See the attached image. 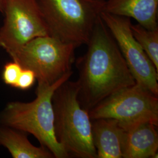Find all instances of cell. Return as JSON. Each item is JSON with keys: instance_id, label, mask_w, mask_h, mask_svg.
Listing matches in <instances>:
<instances>
[{"instance_id": "13", "label": "cell", "mask_w": 158, "mask_h": 158, "mask_svg": "<svg viewBox=\"0 0 158 158\" xmlns=\"http://www.w3.org/2000/svg\"><path fill=\"white\" fill-rule=\"evenodd\" d=\"M131 28L133 36L158 72V28L148 29L139 23H131Z\"/></svg>"}, {"instance_id": "1", "label": "cell", "mask_w": 158, "mask_h": 158, "mask_svg": "<svg viewBox=\"0 0 158 158\" xmlns=\"http://www.w3.org/2000/svg\"><path fill=\"white\" fill-rule=\"evenodd\" d=\"M87 51L77 60L79 98L89 110L115 92L136 84L115 40L99 16L96 20Z\"/></svg>"}, {"instance_id": "3", "label": "cell", "mask_w": 158, "mask_h": 158, "mask_svg": "<svg viewBox=\"0 0 158 158\" xmlns=\"http://www.w3.org/2000/svg\"><path fill=\"white\" fill-rule=\"evenodd\" d=\"M78 81L69 80L60 85L52 97L55 135L69 156L97 158L89 110L79 102Z\"/></svg>"}, {"instance_id": "6", "label": "cell", "mask_w": 158, "mask_h": 158, "mask_svg": "<svg viewBox=\"0 0 158 158\" xmlns=\"http://www.w3.org/2000/svg\"><path fill=\"white\" fill-rule=\"evenodd\" d=\"M158 96L140 85L117 91L89 110L91 119H114L121 126L149 122L158 126Z\"/></svg>"}, {"instance_id": "14", "label": "cell", "mask_w": 158, "mask_h": 158, "mask_svg": "<svg viewBox=\"0 0 158 158\" xmlns=\"http://www.w3.org/2000/svg\"><path fill=\"white\" fill-rule=\"evenodd\" d=\"M23 69L21 66L16 62L12 61L6 63L2 73V79L6 85L15 87Z\"/></svg>"}, {"instance_id": "7", "label": "cell", "mask_w": 158, "mask_h": 158, "mask_svg": "<svg viewBox=\"0 0 158 158\" xmlns=\"http://www.w3.org/2000/svg\"><path fill=\"white\" fill-rule=\"evenodd\" d=\"M0 46L11 55L29 41L49 35L37 0H4Z\"/></svg>"}, {"instance_id": "5", "label": "cell", "mask_w": 158, "mask_h": 158, "mask_svg": "<svg viewBox=\"0 0 158 158\" xmlns=\"http://www.w3.org/2000/svg\"><path fill=\"white\" fill-rule=\"evenodd\" d=\"M76 48L46 35L29 41L10 56L23 69L32 70L38 82L51 85L72 72Z\"/></svg>"}, {"instance_id": "8", "label": "cell", "mask_w": 158, "mask_h": 158, "mask_svg": "<svg viewBox=\"0 0 158 158\" xmlns=\"http://www.w3.org/2000/svg\"><path fill=\"white\" fill-rule=\"evenodd\" d=\"M100 16L115 40L136 83L158 96V72L133 36L130 18L103 11Z\"/></svg>"}, {"instance_id": "16", "label": "cell", "mask_w": 158, "mask_h": 158, "mask_svg": "<svg viewBox=\"0 0 158 158\" xmlns=\"http://www.w3.org/2000/svg\"><path fill=\"white\" fill-rule=\"evenodd\" d=\"M4 0H0V12L3 13L4 11Z\"/></svg>"}, {"instance_id": "9", "label": "cell", "mask_w": 158, "mask_h": 158, "mask_svg": "<svg viewBox=\"0 0 158 158\" xmlns=\"http://www.w3.org/2000/svg\"><path fill=\"white\" fill-rule=\"evenodd\" d=\"M123 127L122 158H158V134L156 125L145 122Z\"/></svg>"}, {"instance_id": "10", "label": "cell", "mask_w": 158, "mask_h": 158, "mask_svg": "<svg viewBox=\"0 0 158 158\" xmlns=\"http://www.w3.org/2000/svg\"><path fill=\"white\" fill-rule=\"evenodd\" d=\"M102 11L132 18L148 29L158 28V0H107Z\"/></svg>"}, {"instance_id": "12", "label": "cell", "mask_w": 158, "mask_h": 158, "mask_svg": "<svg viewBox=\"0 0 158 158\" xmlns=\"http://www.w3.org/2000/svg\"><path fill=\"white\" fill-rule=\"evenodd\" d=\"M0 145L6 147L14 158H53L45 148L33 145L23 132L5 125L0 127Z\"/></svg>"}, {"instance_id": "2", "label": "cell", "mask_w": 158, "mask_h": 158, "mask_svg": "<svg viewBox=\"0 0 158 158\" xmlns=\"http://www.w3.org/2000/svg\"><path fill=\"white\" fill-rule=\"evenodd\" d=\"M72 73L71 72L64 74L51 85L38 82L36 97L32 102L8 103L0 114L1 124L33 135L41 146L49 150L55 158H69V154L55 135L52 97Z\"/></svg>"}, {"instance_id": "11", "label": "cell", "mask_w": 158, "mask_h": 158, "mask_svg": "<svg viewBox=\"0 0 158 158\" xmlns=\"http://www.w3.org/2000/svg\"><path fill=\"white\" fill-rule=\"evenodd\" d=\"M92 135L97 158H121L123 127L114 119L93 120Z\"/></svg>"}, {"instance_id": "4", "label": "cell", "mask_w": 158, "mask_h": 158, "mask_svg": "<svg viewBox=\"0 0 158 158\" xmlns=\"http://www.w3.org/2000/svg\"><path fill=\"white\" fill-rule=\"evenodd\" d=\"M49 35L77 48L87 45L104 3L88 0H37Z\"/></svg>"}, {"instance_id": "17", "label": "cell", "mask_w": 158, "mask_h": 158, "mask_svg": "<svg viewBox=\"0 0 158 158\" xmlns=\"http://www.w3.org/2000/svg\"><path fill=\"white\" fill-rule=\"evenodd\" d=\"M90 2H96V3H101V4H103L105 2L106 0H88Z\"/></svg>"}, {"instance_id": "15", "label": "cell", "mask_w": 158, "mask_h": 158, "mask_svg": "<svg viewBox=\"0 0 158 158\" xmlns=\"http://www.w3.org/2000/svg\"><path fill=\"white\" fill-rule=\"evenodd\" d=\"M36 79L35 74L32 70L23 69L15 87L21 90H28L34 85Z\"/></svg>"}]
</instances>
